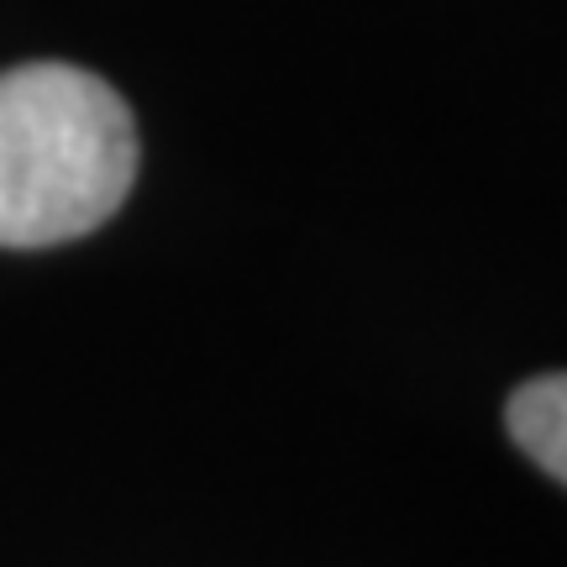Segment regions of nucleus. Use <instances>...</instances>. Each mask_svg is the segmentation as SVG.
I'll list each match as a JSON object with an SVG mask.
<instances>
[{
    "instance_id": "f03ea898",
    "label": "nucleus",
    "mask_w": 567,
    "mask_h": 567,
    "mask_svg": "<svg viewBox=\"0 0 567 567\" xmlns=\"http://www.w3.org/2000/svg\"><path fill=\"white\" fill-rule=\"evenodd\" d=\"M509 436L520 442L536 467H547L557 484H567V373L530 379L509 400Z\"/></svg>"
},
{
    "instance_id": "f257e3e1",
    "label": "nucleus",
    "mask_w": 567,
    "mask_h": 567,
    "mask_svg": "<svg viewBox=\"0 0 567 567\" xmlns=\"http://www.w3.org/2000/svg\"><path fill=\"white\" fill-rule=\"evenodd\" d=\"M137 179V126L90 69L0 74V247H53L116 216Z\"/></svg>"
}]
</instances>
